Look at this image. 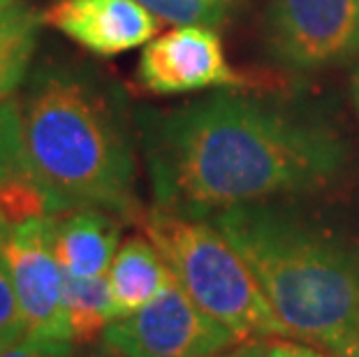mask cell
I'll return each instance as SVG.
<instances>
[{"mask_svg":"<svg viewBox=\"0 0 359 357\" xmlns=\"http://www.w3.org/2000/svg\"><path fill=\"white\" fill-rule=\"evenodd\" d=\"M140 126L158 207L188 218L316 191L348 163L323 119L232 90L144 112Z\"/></svg>","mask_w":359,"mask_h":357,"instance_id":"obj_1","label":"cell"},{"mask_svg":"<svg viewBox=\"0 0 359 357\" xmlns=\"http://www.w3.org/2000/svg\"><path fill=\"white\" fill-rule=\"evenodd\" d=\"M21 109L26 163L49 197L51 216L104 209L135 216V154L118 102L86 72L37 74Z\"/></svg>","mask_w":359,"mask_h":357,"instance_id":"obj_2","label":"cell"},{"mask_svg":"<svg viewBox=\"0 0 359 357\" xmlns=\"http://www.w3.org/2000/svg\"><path fill=\"white\" fill-rule=\"evenodd\" d=\"M211 223L253 269L287 339L332 346L359 332V253L266 202L225 209Z\"/></svg>","mask_w":359,"mask_h":357,"instance_id":"obj_3","label":"cell"},{"mask_svg":"<svg viewBox=\"0 0 359 357\" xmlns=\"http://www.w3.org/2000/svg\"><path fill=\"white\" fill-rule=\"evenodd\" d=\"M183 292L206 316L246 339H287L253 269L230 239L206 218L151 209L142 220Z\"/></svg>","mask_w":359,"mask_h":357,"instance_id":"obj_4","label":"cell"},{"mask_svg":"<svg viewBox=\"0 0 359 357\" xmlns=\"http://www.w3.org/2000/svg\"><path fill=\"white\" fill-rule=\"evenodd\" d=\"M118 357H223L243 339L206 316L177 278L137 314L114 321L102 334Z\"/></svg>","mask_w":359,"mask_h":357,"instance_id":"obj_5","label":"cell"},{"mask_svg":"<svg viewBox=\"0 0 359 357\" xmlns=\"http://www.w3.org/2000/svg\"><path fill=\"white\" fill-rule=\"evenodd\" d=\"M269 58L292 70H320L359 58V0H269Z\"/></svg>","mask_w":359,"mask_h":357,"instance_id":"obj_6","label":"cell"},{"mask_svg":"<svg viewBox=\"0 0 359 357\" xmlns=\"http://www.w3.org/2000/svg\"><path fill=\"white\" fill-rule=\"evenodd\" d=\"M0 246L17 290L26 332L72 339L63 297L65 271L53 250V216L33 218L3 230Z\"/></svg>","mask_w":359,"mask_h":357,"instance_id":"obj_7","label":"cell"},{"mask_svg":"<svg viewBox=\"0 0 359 357\" xmlns=\"http://www.w3.org/2000/svg\"><path fill=\"white\" fill-rule=\"evenodd\" d=\"M140 81L156 95H183L206 88H234L241 74L227 60L216 28L177 26L147 42L140 67Z\"/></svg>","mask_w":359,"mask_h":357,"instance_id":"obj_8","label":"cell"},{"mask_svg":"<svg viewBox=\"0 0 359 357\" xmlns=\"http://www.w3.org/2000/svg\"><path fill=\"white\" fill-rule=\"evenodd\" d=\"M42 21L104 58L151 42L163 24L137 0H56Z\"/></svg>","mask_w":359,"mask_h":357,"instance_id":"obj_9","label":"cell"},{"mask_svg":"<svg viewBox=\"0 0 359 357\" xmlns=\"http://www.w3.org/2000/svg\"><path fill=\"white\" fill-rule=\"evenodd\" d=\"M121 227L104 209H72L53 216V250L63 271L81 278L107 276L118 250Z\"/></svg>","mask_w":359,"mask_h":357,"instance_id":"obj_10","label":"cell"},{"mask_svg":"<svg viewBox=\"0 0 359 357\" xmlns=\"http://www.w3.org/2000/svg\"><path fill=\"white\" fill-rule=\"evenodd\" d=\"M172 276V269L167 267L154 241L149 237H130L116 250L107 271L116 321L137 314L151 299H156Z\"/></svg>","mask_w":359,"mask_h":357,"instance_id":"obj_11","label":"cell"},{"mask_svg":"<svg viewBox=\"0 0 359 357\" xmlns=\"http://www.w3.org/2000/svg\"><path fill=\"white\" fill-rule=\"evenodd\" d=\"M40 21L42 14L21 3L0 12V102L12 97L26 77L37 47Z\"/></svg>","mask_w":359,"mask_h":357,"instance_id":"obj_12","label":"cell"},{"mask_svg":"<svg viewBox=\"0 0 359 357\" xmlns=\"http://www.w3.org/2000/svg\"><path fill=\"white\" fill-rule=\"evenodd\" d=\"M63 297L74 341H81V344L95 341L116 321V311H114V299L107 276L81 278L65 271Z\"/></svg>","mask_w":359,"mask_h":357,"instance_id":"obj_13","label":"cell"},{"mask_svg":"<svg viewBox=\"0 0 359 357\" xmlns=\"http://www.w3.org/2000/svg\"><path fill=\"white\" fill-rule=\"evenodd\" d=\"M163 24L174 26H225L239 0H137Z\"/></svg>","mask_w":359,"mask_h":357,"instance_id":"obj_14","label":"cell"},{"mask_svg":"<svg viewBox=\"0 0 359 357\" xmlns=\"http://www.w3.org/2000/svg\"><path fill=\"white\" fill-rule=\"evenodd\" d=\"M24 334H26V321L24 314H21L10 269H7L3 246H0V353L7 346H12L14 341H19Z\"/></svg>","mask_w":359,"mask_h":357,"instance_id":"obj_15","label":"cell"},{"mask_svg":"<svg viewBox=\"0 0 359 357\" xmlns=\"http://www.w3.org/2000/svg\"><path fill=\"white\" fill-rule=\"evenodd\" d=\"M21 161H26L21 142V109L14 97H7L0 102V177Z\"/></svg>","mask_w":359,"mask_h":357,"instance_id":"obj_16","label":"cell"},{"mask_svg":"<svg viewBox=\"0 0 359 357\" xmlns=\"http://www.w3.org/2000/svg\"><path fill=\"white\" fill-rule=\"evenodd\" d=\"M74 341L58 337H40L26 332L19 341L7 346L0 357H74Z\"/></svg>","mask_w":359,"mask_h":357,"instance_id":"obj_17","label":"cell"},{"mask_svg":"<svg viewBox=\"0 0 359 357\" xmlns=\"http://www.w3.org/2000/svg\"><path fill=\"white\" fill-rule=\"evenodd\" d=\"M264 357H325L313 346L297 344L290 339H273L264 344Z\"/></svg>","mask_w":359,"mask_h":357,"instance_id":"obj_18","label":"cell"},{"mask_svg":"<svg viewBox=\"0 0 359 357\" xmlns=\"http://www.w3.org/2000/svg\"><path fill=\"white\" fill-rule=\"evenodd\" d=\"M325 357H359V332L325 348Z\"/></svg>","mask_w":359,"mask_h":357,"instance_id":"obj_19","label":"cell"},{"mask_svg":"<svg viewBox=\"0 0 359 357\" xmlns=\"http://www.w3.org/2000/svg\"><path fill=\"white\" fill-rule=\"evenodd\" d=\"M264 344H266V341L248 339V344H239L223 357H264Z\"/></svg>","mask_w":359,"mask_h":357,"instance_id":"obj_20","label":"cell"},{"mask_svg":"<svg viewBox=\"0 0 359 357\" xmlns=\"http://www.w3.org/2000/svg\"><path fill=\"white\" fill-rule=\"evenodd\" d=\"M350 93H353L355 109H357V114H359V70L353 74V81H350Z\"/></svg>","mask_w":359,"mask_h":357,"instance_id":"obj_21","label":"cell"},{"mask_svg":"<svg viewBox=\"0 0 359 357\" xmlns=\"http://www.w3.org/2000/svg\"><path fill=\"white\" fill-rule=\"evenodd\" d=\"M83 357H118L116 353H111L109 348H102V351H95V353H88V355H83Z\"/></svg>","mask_w":359,"mask_h":357,"instance_id":"obj_22","label":"cell"},{"mask_svg":"<svg viewBox=\"0 0 359 357\" xmlns=\"http://www.w3.org/2000/svg\"><path fill=\"white\" fill-rule=\"evenodd\" d=\"M21 0H0V12L7 10V7H14V5H19Z\"/></svg>","mask_w":359,"mask_h":357,"instance_id":"obj_23","label":"cell"}]
</instances>
